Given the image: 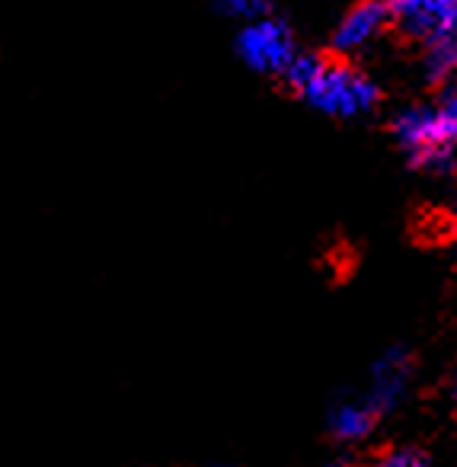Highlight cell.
<instances>
[{"instance_id": "1", "label": "cell", "mask_w": 457, "mask_h": 467, "mask_svg": "<svg viewBox=\"0 0 457 467\" xmlns=\"http://www.w3.org/2000/svg\"><path fill=\"white\" fill-rule=\"evenodd\" d=\"M282 80L317 112L333 119H361L380 103V90L365 71L346 61L297 55Z\"/></svg>"}, {"instance_id": "2", "label": "cell", "mask_w": 457, "mask_h": 467, "mask_svg": "<svg viewBox=\"0 0 457 467\" xmlns=\"http://www.w3.org/2000/svg\"><path fill=\"white\" fill-rule=\"evenodd\" d=\"M390 129L412 167L448 176L457 167V78H451L429 106L400 109Z\"/></svg>"}, {"instance_id": "3", "label": "cell", "mask_w": 457, "mask_h": 467, "mask_svg": "<svg viewBox=\"0 0 457 467\" xmlns=\"http://www.w3.org/2000/svg\"><path fill=\"white\" fill-rule=\"evenodd\" d=\"M237 55L250 71L282 78L301 52H297L295 33L288 23L265 14L259 20L244 23V29L237 33Z\"/></svg>"}, {"instance_id": "4", "label": "cell", "mask_w": 457, "mask_h": 467, "mask_svg": "<svg viewBox=\"0 0 457 467\" xmlns=\"http://www.w3.org/2000/svg\"><path fill=\"white\" fill-rule=\"evenodd\" d=\"M393 26L412 42L431 46L457 36V0H390Z\"/></svg>"}, {"instance_id": "5", "label": "cell", "mask_w": 457, "mask_h": 467, "mask_svg": "<svg viewBox=\"0 0 457 467\" xmlns=\"http://www.w3.org/2000/svg\"><path fill=\"white\" fill-rule=\"evenodd\" d=\"M393 23L390 0H358L352 10L339 20L333 33V52L336 55H358L371 42L380 39L387 26Z\"/></svg>"}, {"instance_id": "6", "label": "cell", "mask_w": 457, "mask_h": 467, "mask_svg": "<svg viewBox=\"0 0 457 467\" xmlns=\"http://www.w3.org/2000/svg\"><path fill=\"white\" fill-rule=\"evenodd\" d=\"M361 467H431V458L419 445H380Z\"/></svg>"}, {"instance_id": "7", "label": "cell", "mask_w": 457, "mask_h": 467, "mask_svg": "<svg viewBox=\"0 0 457 467\" xmlns=\"http://www.w3.org/2000/svg\"><path fill=\"white\" fill-rule=\"evenodd\" d=\"M422 67L431 80L457 78V36H448V39H438L431 46H425Z\"/></svg>"}, {"instance_id": "8", "label": "cell", "mask_w": 457, "mask_h": 467, "mask_svg": "<svg viewBox=\"0 0 457 467\" xmlns=\"http://www.w3.org/2000/svg\"><path fill=\"white\" fill-rule=\"evenodd\" d=\"M269 0H218V10L224 16L237 23H250V20H259V16L269 14Z\"/></svg>"}, {"instance_id": "9", "label": "cell", "mask_w": 457, "mask_h": 467, "mask_svg": "<svg viewBox=\"0 0 457 467\" xmlns=\"http://www.w3.org/2000/svg\"><path fill=\"white\" fill-rule=\"evenodd\" d=\"M454 403H457V368H454Z\"/></svg>"}, {"instance_id": "10", "label": "cell", "mask_w": 457, "mask_h": 467, "mask_svg": "<svg viewBox=\"0 0 457 467\" xmlns=\"http://www.w3.org/2000/svg\"><path fill=\"white\" fill-rule=\"evenodd\" d=\"M454 254H457V224H454Z\"/></svg>"}]
</instances>
